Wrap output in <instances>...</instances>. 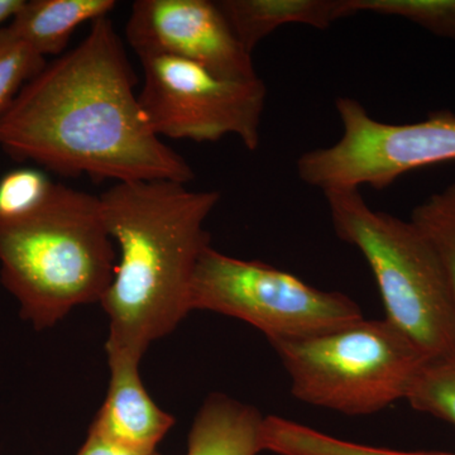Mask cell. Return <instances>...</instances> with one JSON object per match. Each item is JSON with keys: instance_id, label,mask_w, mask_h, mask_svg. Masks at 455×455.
<instances>
[{"instance_id": "obj_12", "label": "cell", "mask_w": 455, "mask_h": 455, "mask_svg": "<svg viewBox=\"0 0 455 455\" xmlns=\"http://www.w3.org/2000/svg\"><path fill=\"white\" fill-rule=\"evenodd\" d=\"M221 12L248 52L280 27L325 29L346 18L344 0H223Z\"/></svg>"}, {"instance_id": "obj_8", "label": "cell", "mask_w": 455, "mask_h": 455, "mask_svg": "<svg viewBox=\"0 0 455 455\" xmlns=\"http://www.w3.org/2000/svg\"><path fill=\"white\" fill-rule=\"evenodd\" d=\"M140 61L145 75L140 104L156 136L196 142L235 136L248 151L259 148L267 98L259 76L227 79L178 57Z\"/></svg>"}, {"instance_id": "obj_6", "label": "cell", "mask_w": 455, "mask_h": 455, "mask_svg": "<svg viewBox=\"0 0 455 455\" xmlns=\"http://www.w3.org/2000/svg\"><path fill=\"white\" fill-rule=\"evenodd\" d=\"M188 307L248 323L269 343L325 333L363 317L344 293L316 289L283 269L227 256L212 245L197 259Z\"/></svg>"}, {"instance_id": "obj_1", "label": "cell", "mask_w": 455, "mask_h": 455, "mask_svg": "<svg viewBox=\"0 0 455 455\" xmlns=\"http://www.w3.org/2000/svg\"><path fill=\"white\" fill-rule=\"evenodd\" d=\"M109 16L25 84L0 116V148L62 176L188 184L193 167L147 124Z\"/></svg>"}, {"instance_id": "obj_16", "label": "cell", "mask_w": 455, "mask_h": 455, "mask_svg": "<svg viewBox=\"0 0 455 455\" xmlns=\"http://www.w3.org/2000/svg\"><path fill=\"white\" fill-rule=\"evenodd\" d=\"M410 220L424 233L439 253L455 298V184L449 185L415 206Z\"/></svg>"}, {"instance_id": "obj_13", "label": "cell", "mask_w": 455, "mask_h": 455, "mask_svg": "<svg viewBox=\"0 0 455 455\" xmlns=\"http://www.w3.org/2000/svg\"><path fill=\"white\" fill-rule=\"evenodd\" d=\"M263 419L253 406L212 394L194 419L187 455H259Z\"/></svg>"}, {"instance_id": "obj_4", "label": "cell", "mask_w": 455, "mask_h": 455, "mask_svg": "<svg viewBox=\"0 0 455 455\" xmlns=\"http://www.w3.org/2000/svg\"><path fill=\"white\" fill-rule=\"evenodd\" d=\"M335 235L370 265L386 317L429 359L455 361V298L447 269L424 233L373 211L359 188L325 191Z\"/></svg>"}, {"instance_id": "obj_3", "label": "cell", "mask_w": 455, "mask_h": 455, "mask_svg": "<svg viewBox=\"0 0 455 455\" xmlns=\"http://www.w3.org/2000/svg\"><path fill=\"white\" fill-rule=\"evenodd\" d=\"M116 263L100 196L55 182L35 211L0 217V278L37 331L100 302Z\"/></svg>"}, {"instance_id": "obj_14", "label": "cell", "mask_w": 455, "mask_h": 455, "mask_svg": "<svg viewBox=\"0 0 455 455\" xmlns=\"http://www.w3.org/2000/svg\"><path fill=\"white\" fill-rule=\"evenodd\" d=\"M262 430L263 451L278 455H455L438 451H395L359 444L274 415L265 416Z\"/></svg>"}, {"instance_id": "obj_10", "label": "cell", "mask_w": 455, "mask_h": 455, "mask_svg": "<svg viewBox=\"0 0 455 455\" xmlns=\"http://www.w3.org/2000/svg\"><path fill=\"white\" fill-rule=\"evenodd\" d=\"M108 362L109 388L89 430L130 453H155L175 419L156 405L147 394L140 376V361L114 355L108 357Z\"/></svg>"}, {"instance_id": "obj_15", "label": "cell", "mask_w": 455, "mask_h": 455, "mask_svg": "<svg viewBox=\"0 0 455 455\" xmlns=\"http://www.w3.org/2000/svg\"><path fill=\"white\" fill-rule=\"evenodd\" d=\"M347 17L358 13L398 17L455 42V0H344Z\"/></svg>"}, {"instance_id": "obj_18", "label": "cell", "mask_w": 455, "mask_h": 455, "mask_svg": "<svg viewBox=\"0 0 455 455\" xmlns=\"http://www.w3.org/2000/svg\"><path fill=\"white\" fill-rule=\"evenodd\" d=\"M46 59L28 44L0 31V116L20 90L46 66Z\"/></svg>"}, {"instance_id": "obj_21", "label": "cell", "mask_w": 455, "mask_h": 455, "mask_svg": "<svg viewBox=\"0 0 455 455\" xmlns=\"http://www.w3.org/2000/svg\"><path fill=\"white\" fill-rule=\"evenodd\" d=\"M26 0H0V29L20 13Z\"/></svg>"}, {"instance_id": "obj_20", "label": "cell", "mask_w": 455, "mask_h": 455, "mask_svg": "<svg viewBox=\"0 0 455 455\" xmlns=\"http://www.w3.org/2000/svg\"><path fill=\"white\" fill-rule=\"evenodd\" d=\"M76 455H140L130 453V451H123V449L110 444L109 442L100 438L97 434L89 430L88 438L84 443L83 447L77 451ZM147 455H164L155 451L152 454Z\"/></svg>"}, {"instance_id": "obj_17", "label": "cell", "mask_w": 455, "mask_h": 455, "mask_svg": "<svg viewBox=\"0 0 455 455\" xmlns=\"http://www.w3.org/2000/svg\"><path fill=\"white\" fill-rule=\"evenodd\" d=\"M412 409L455 427V361L429 359L410 386L405 398Z\"/></svg>"}, {"instance_id": "obj_7", "label": "cell", "mask_w": 455, "mask_h": 455, "mask_svg": "<svg viewBox=\"0 0 455 455\" xmlns=\"http://www.w3.org/2000/svg\"><path fill=\"white\" fill-rule=\"evenodd\" d=\"M335 109L340 139L296 163L301 181L323 193L364 185L383 190L410 171L455 161V114L449 110L392 124L374 119L357 99L338 98Z\"/></svg>"}, {"instance_id": "obj_9", "label": "cell", "mask_w": 455, "mask_h": 455, "mask_svg": "<svg viewBox=\"0 0 455 455\" xmlns=\"http://www.w3.org/2000/svg\"><path fill=\"white\" fill-rule=\"evenodd\" d=\"M125 38L140 60L178 57L227 79L259 77L252 53L238 40L218 2L137 0Z\"/></svg>"}, {"instance_id": "obj_11", "label": "cell", "mask_w": 455, "mask_h": 455, "mask_svg": "<svg viewBox=\"0 0 455 455\" xmlns=\"http://www.w3.org/2000/svg\"><path fill=\"white\" fill-rule=\"evenodd\" d=\"M116 7L114 0H31L0 31L44 57L62 55L73 33Z\"/></svg>"}, {"instance_id": "obj_2", "label": "cell", "mask_w": 455, "mask_h": 455, "mask_svg": "<svg viewBox=\"0 0 455 455\" xmlns=\"http://www.w3.org/2000/svg\"><path fill=\"white\" fill-rule=\"evenodd\" d=\"M220 200L218 191L161 180L118 182L101 194L104 221L119 250L100 300L109 317L108 357L140 361L152 341L190 313L197 259L211 245L204 226Z\"/></svg>"}, {"instance_id": "obj_5", "label": "cell", "mask_w": 455, "mask_h": 455, "mask_svg": "<svg viewBox=\"0 0 455 455\" xmlns=\"http://www.w3.org/2000/svg\"><path fill=\"white\" fill-rule=\"evenodd\" d=\"M301 403L370 415L406 398L427 357L387 319L364 317L310 337L271 341Z\"/></svg>"}, {"instance_id": "obj_19", "label": "cell", "mask_w": 455, "mask_h": 455, "mask_svg": "<svg viewBox=\"0 0 455 455\" xmlns=\"http://www.w3.org/2000/svg\"><path fill=\"white\" fill-rule=\"evenodd\" d=\"M53 184L42 170L11 171L0 179V217H20L35 211L49 196Z\"/></svg>"}]
</instances>
